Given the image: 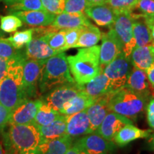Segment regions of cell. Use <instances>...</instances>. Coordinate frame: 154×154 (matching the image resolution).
Masks as SVG:
<instances>
[{"label":"cell","instance_id":"obj_1","mask_svg":"<svg viewBox=\"0 0 154 154\" xmlns=\"http://www.w3.org/2000/svg\"><path fill=\"white\" fill-rule=\"evenodd\" d=\"M24 55L11 60L7 74L0 83V103L11 112L26 99L23 86Z\"/></svg>","mask_w":154,"mask_h":154},{"label":"cell","instance_id":"obj_2","mask_svg":"<svg viewBox=\"0 0 154 154\" xmlns=\"http://www.w3.org/2000/svg\"><path fill=\"white\" fill-rule=\"evenodd\" d=\"M8 131L3 134L7 153L13 154H36L41 143L37 126L29 124H9Z\"/></svg>","mask_w":154,"mask_h":154},{"label":"cell","instance_id":"obj_3","mask_svg":"<svg viewBox=\"0 0 154 154\" xmlns=\"http://www.w3.org/2000/svg\"><path fill=\"white\" fill-rule=\"evenodd\" d=\"M99 46L81 48L76 54L67 57L69 69L75 82L84 85L102 72Z\"/></svg>","mask_w":154,"mask_h":154},{"label":"cell","instance_id":"obj_4","mask_svg":"<svg viewBox=\"0 0 154 154\" xmlns=\"http://www.w3.org/2000/svg\"><path fill=\"white\" fill-rule=\"evenodd\" d=\"M74 82L69 69L67 57L63 51L46 60L38 87L42 94H47L57 86Z\"/></svg>","mask_w":154,"mask_h":154},{"label":"cell","instance_id":"obj_5","mask_svg":"<svg viewBox=\"0 0 154 154\" xmlns=\"http://www.w3.org/2000/svg\"><path fill=\"white\" fill-rule=\"evenodd\" d=\"M148 99L124 86L111 94L109 101L111 111L127 118H134L143 112Z\"/></svg>","mask_w":154,"mask_h":154},{"label":"cell","instance_id":"obj_6","mask_svg":"<svg viewBox=\"0 0 154 154\" xmlns=\"http://www.w3.org/2000/svg\"><path fill=\"white\" fill-rule=\"evenodd\" d=\"M132 67L133 64L130 57H126L123 53L103 67L102 72L109 79L113 92L118 91L126 86Z\"/></svg>","mask_w":154,"mask_h":154},{"label":"cell","instance_id":"obj_7","mask_svg":"<svg viewBox=\"0 0 154 154\" xmlns=\"http://www.w3.org/2000/svg\"><path fill=\"white\" fill-rule=\"evenodd\" d=\"M84 91L83 86L77 83H69L57 86L47 93L42 101L52 108L54 110L61 112V109L72 98Z\"/></svg>","mask_w":154,"mask_h":154},{"label":"cell","instance_id":"obj_8","mask_svg":"<svg viewBox=\"0 0 154 154\" xmlns=\"http://www.w3.org/2000/svg\"><path fill=\"white\" fill-rule=\"evenodd\" d=\"M132 23L130 14H120L117 15L113 24V29L121 43L122 52L126 57H130L136 46Z\"/></svg>","mask_w":154,"mask_h":154},{"label":"cell","instance_id":"obj_9","mask_svg":"<svg viewBox=\"0 0 154 154\" xmlns=\"http://www.w3.org/2000/svg\"><path fill=\"white\" fill-rule=\"evenodd\" d=\"M83 154H108L116 149L112 140H108L96 132H92L78 139L75 143Z\"/></svg>","mask_w":154,"mask_h":154},{"label":"cell","instance_id":"obj_10","mask_svg":"<svg viewBox=\"0 0 154 154\" xmlns=\"http://www.w3.org/2000/svg\"><path fill=\"white\" fill-rule=\"evenodd\" d=\"M46 60L26 59L23 65V86L26 98L35 97Z\"/></svg>","mask_w":154,"mask_h":154},{"label":"cell","instance_id":"obj_11","mask_svg":"<svg viewBox=\"0 0 154 154\" xmlns=\"http://www.w3.org/2000/svg\"><path fill=\"white\" fill-rule=\"evenodd\" d=\"M132 19L133 32L136 47H144L154 44L151 36V28L154 24V18L141 13H130Z\"/></svg>","mask_w":154,"mask_h":154},{"label":"cell","instance_id":"obj_12","mask_svg":"<svg viewBox=\"0 0 154 154\" xmlns=\"http://www.w3.org/2000/svg\"><path fill=\"white\" fill-rule=\"evenodd\" d=\"M99 47V61L102 69L123 53L121 43L112 26L109 32L101 34Z\"/></svg>","mask_w":154,"mask_h":154},{"label":"cell","instance_id":"obj_13","mask_svg":"<svg viewBox=\"0 0 154 154\" xmlns=\"http://www.w3.org/2000/svg\"><path fill=\"white\" fill-rule=\"evenodd\" d=\"M42 103L40 99H25L11 111L8 124H32Z\"/></svg>","mask_w":154,"mask_h":154},{"label":"cell","instance_id":"obj_14","mask_svg":"<svg viewBox=\"0 0 154 154\" xmlns=\"http://www.w3.org/2000/svg\"><path fill=\"white\" fill-rule=\"evenodd\" d=\"M132 124L133 121L130 119L111 111L108 113L99 128L94 132L97 133L105 139L113 141L115 135L121 128L127 124Z\"/></svg>","mask_w":154,"mask_h":154},{"label":"cell","instance_id":"obj_15","mask_svg":"<svg viewBox=\"0 0 154 154\" xmlns=\"http://www.w3.org/2000/svg\"><path fill=\"white\" fill-rule=\"evenodd\" d=\"M125 86L147 99L153 95L146 72L134 66L128 74Z\"/></svg>","mask_w":154,"mask_h":154},{"label":"cell","instance_id":"obj_16","mask_svg":"<svg viewBox=\"0 0 154 154\" xmlns=\"http://www.w3.org/2000/svg\"><path fill=\"white\" fill-rule=\"evenodd\" d=\"M113 92L96 99L86 109L90 121L91 132L96 131L109 113L111 112L109 106V101Z\"/></svg>","mask_w":154,"mask_h":154},{"label":"cell","instance_id":"obj_17","mask_svg":"<svg viewBox=\"0 0 154 154\" xmlns=\"http://www.w3.org/2000/svg\"><path fill=\"white\" fill-rule=\"evenodd\" d=\"M91 126L86 110L66 116V134L72 138L91 134Z\"/></svg>","mask_w":154,"mask_h":154},{"label":"cell","instance_id":"obj_18","mask_svg":"<svg viewBox=\"0 0 154 154\" xmlns=\"http://www.w3.org/2000/svg\"><path fill=\"white\" fill-rule=\"evenodd\" d=\"M84 12L96 24L101 26H112L117 17L113 9L106 3L89 5Z\"/></svg>","mask_w":154,"mask_h":154},{"label":"cell","instance_id":"obj_19","mask_svg":"<svg viewBox=\"0 0 154 154\" xmlns=\"http://www.w3.org/2000/svg\"><path fill=\"white\" fill-rule=\"evenodd\" d=\"M60 52L51 49L42 36L32 38L26 47V57L28 59L47 60Z\"/></svg>","mask_w":154,"mask_h":154},{"label":"cell","instance_id":"obj_20","mask_svg":"<svg viewBox=\"0 0 154 154\" xmlns=\"http://www.w3.org/2000/svg\"><path fill=\"white\" fill-rule=\"evenodd\" d=\"M26 24L32 26H47L52 24L56 15L47 11H18L13 14Z\"/></svg>","mask_w":154,"mask_h":154},{"label":"cell","instance_id":"obj_21","mask_svg":"<svg viewBox=\"0 0 154 154\" xmlns=\"http://www.w3.org/2000/svg\"><path fill=\"white\" fill-rule=\"evenodd\" d=\"M151 132L149 129L142 130L133 126L132 124H127L121 128L115 135L113 141L117 146L122 147L139 138H149Z\"/></svg>","mask_w":154,"mask_h":154},{"label":"cell","instance_id":"obj_22","mask_svg":"<svg viewBox=\"0 0 154 154\" xmlns=\"http://www.w3.org/2000/svg\"><path fill=\"white\" fill-rule=\"evenodd\" d=\"M72 140L73 138L66 134L55 139L42 141L36 154H65L72 145Z\"/></svg>","mask_w":154,"mask_h":154},{"label":"cell","instance_id":"obj_23","mask_svg":"<svg viewBox=\"0 0 154 154\" xmlns=\"http://www.w3.org/2000/svg\"><path fill=\"white\" fill-rule=\"evenodd\" d=\"M89 24L91 23L84 14H68L63 12L56 16L51 25L60 30L84 27Z\"/></svg>","mask_w":154,"mask_h":154},{"label":"cell","instance_id":"obj_24","mask_svg":"<svg viewBox=\"0 0 154 154\" xmlns=\"http://www.w3.org/2000/svg\"><path fill=\"white\" fill-rule=\"evenodd\" d=\"M83 87L84 92L94 99L113 92L109 79L103 72L83 85Z\"/></svg>","mask_w":154,"mask_h":154},{"label":"cell","instance_id":"obj_25","mask_svg":"<svg viewBox=\"0 0 154 154\" xmlns=\"http://www.w3.org/2000/svg\"><path fill=\"white\" fill-rule=\"evenodd\" d=\"M133 66L147 71L154 63V44L144 47H136L130 55Z\"/></svg>","mask_w":154,"mask_h":154},{"label":"cell","instance_id":"obj_26","mask_svg":"<svg viewBox=\"0 0 154 154\" xmlns=\"http://www.w3.org/2000/svg\"><path fill=\"white\" fill-rule=\"evenodd\" d=\"M38 128L41 142L61 137L66 134V116L61 114L51 124Z\"/></svg>","mask_w":154,"mask_h":154},{"label":"cell","instance_id":"obj_27","mask_svg":"<svg viewBox=\"0 0 154 154\" xmlns=\"http://www.w3.org/2000/svg\"><path fill=\"white\" fill-rule=\"evenodd\" d=\"M95 100L88 96L84 91L67 102L63 106L60 113L64 116H70L85 111L94 103Z\"/></svg>","mask_w":154,"mask_h":154},{"label":"cell","instance_id":"obj_28","mask_svg":"<svg viewBox=\"0 0 154 154\" xmlns=\"http://www.w3.org/2000/svg\"><path fill=\"white\" fill-rule=\"evenodd\" d=\"M101 32L97 26L92 25L84 26L78 42L74 48H88L97 44L101 38Z\"/></svg>","mask_w":154,"mask_h":154},{"label":"cell","instance_id":"obj_29","mask_svg":"<svg viewBox=\"0 0 154 154\" xmlns=\"http://www.w3.org/2000/svg\"><path fill=\"white\" fill-rule=\"evenodd\" d=\"M61 115L60 113L54 110L52 108L42 101V103L38 108L35 118L32 123L38 128H39L51 124Z\"/></svg>","mask_w":154,"mask_h":154},{"label":"cell","instance_id":"obj_30","mask_svg":"<svg viewBox=\"0 0 154 154\" xmlns=\"http://www.w3.org/2000/svg\"><path fill=\"white\" fill-rule=\"evenodd\" d=\"M65 34L66 29H60V31L57 30L48 32L42 36L51 49L59 52H63V47L65 46Z\"/></svg>","mask_w":154,"mask_h":154},{"label":"cell","instance_id":"obj_31","mask_svg":"<svg viewBox=\"0 0 154 154\" xmlns=\"http://www.w3.org/2000/svg\"><path fill=\"white\" fill-rule=\"evenodd\" d=\"M138 0H106L107 4L117 15L130 14L135 10Z\"/></svg>","mask_w":154,"mask_h":154},{"label":"cell","instance_id":"obj_32","mask_svg":"<svg viewBox=\"0 0 154 154\" xmlns=\"http://www.w3.org/2000/svg\"><path fill=\"white\" fill-rule=\"evenodd\" d=\"M46 11L41 0H18L10 6V11Z\"/></svg>","mask_w":154,"mask_h":154},{"label":"cell","instance_id":"obj_33","mask_svg":"<svg viewBox=\"0 0 154 154\" xmlns=\"http://www.w3.org/2000/svg\"><path fill=\"white\" fill-rule=\"evenodd\" d=\"M33 36V29H29L22 32H17L7 40L11 43L15 49H20L25 44H27Z\"/></svg>","mask_w":154,"mask_h":154},{"label":"cell","instance_id":"obj_34","mask_svg":"<svg viewBox=\"0 0 154 154\" xmlns=\"http://www.w3.org/2000/svg\"><path fill=\"white\" fill-rule=\"evenodd\" d=\"M22 26L20 19L14 14L0 17V29L7 33H11Z\"/></svg>","mask_w":154,"mask_h":154},{"label":"cell","instance_id":"obj_35","mask_svg":"<svg viewBox=\"0 0 154 154\" xmlns=\"http://www.w3.org/2000/svg\"><path fill=\"white\" fill-rule=\"evenodd\" d=\"M89 6L87 0H66L63 12L68 14H84Z\"/></svg>","mask_w":154,"mask_h":154},{"label":"cell","instance_id":"obj_36","mask_svg":"<svg viewBox=\"0 0 154 154\" xmlns=\"http://www.w3.org/2000/svg\"><path fill=\"white\" fill-rule=\"evenodd\" d=\"M23 54L11 45L7 38H0V57L13 59L22 56Z\"/></svg>","mask_w":154,"mask_h":154},{"label":"cell","instance_id":"obj_37","mask_svg":"<svg viewBox=\"0 0 154 154\" xmlns=\"http://www.w3.org/2000/svg\"><path fill=\"white\" fill-rule=\"evenodd\" d=\"M46 11L54 14H59L63 12L66 0H41Z\"/></svg>","mask_w":154,"mask_h":154},{"label":"cell","instance_id":"obj_38","mask_svg":"<svg viewBox=\"0 0 154 154\" xmlns=\"http://www.w3.org/2000/svg\"><path fill=\"white\" fill-rule=\"evenodd\" d=\"M84 27H79L70 29H66L65 34V46L63 47V51L69 49L74 48L75 44L78 42L79 38L82 33Z\"/></svg>","mask_w":154,"mask_h":154},{"label":"cell","instance_id":"obj_39","mask_svg":"<svg viewBox=\"0 0 154 154\" xmlns=\"http://www.w3.org/2000/svg\"><path fill=\"white\" fill-rule=\"evenodd\" d=\"M135 9L141 14L154 18V0H138Z\"/></svg>","mask_w":154,"mask_h":154},{"label":"cell","instance_id":"obj_40","mask_svg":"<svg viewBox=\"0 0 154 154\" xmlns=\"http://www.w3.org/2000/svg\"><path fill=\"white\" fill-rule=\"evenodd\" d=\"M10 113L11 112L7 108L0 103V131H2L9 123Z\"/></svg>","mask_w":154,"mask_h":154},{"label":"cell","instance_id":"obj_41","mask_svg":"<svg viewBox=\"0 0 154 154\" xmlns=\"http://www.w3.org/2000/svg\"><path fill=\"white\" fill-rule=\"evenodd\" d=\"M11 60L12 59H5V58L0 57V83L7 74Z\"/></svg>","mask_w":154,"mask_h":154},{"label":"cell","instance_id":"obj_42","mask_svg":"<svg viewBox=\"0 0 154 154\" xmlns=\"http://www.w3.org/2000/svg\"><path fill=\"white\" fill-rule=\"evenodd\" d=\"M146 74H147L148 79H149L152 93H153V95H154V63L147 69Z\"/></svg>","mask_w":154,"mask_h":154},{"label":"cell","instance_id":"obj_43","mask_svg":"<svg viewBox=\"0 0 154 154\" xmlns=\"http://www.w3.org/2000/svg\"><path fill=\"white\" fill-rule=\"evenodd\" d=\"M146 112L147 116H154V98L150 100L146 106Z\"/></svg>","mask_w":154,"mask_h":154},{"label":"cell","instance_id":"obj_44","mask_svg":"<svg viewBox=\"0 0 154 154\" xmlns=\"http://www.w3.org/2000/svg\"><path fill=\"white\" fill-rule=\"evenodd\" d=\"M65 154H83L76 146L72 145Z\"/></svg>","mask_w":154,"mask_h":154},{"label":"cell","instance_id":"obj_45","mask_svg":"<svg viewBox=\"0 0 154 154\" xmlns=\"http://www.w3.org/2000/svg\"><path fill=\"white\" fill-rule=\"evenodd\" d=\"M89 5H101V4L106 3V0H87Z\"/></svg>","mask_w":154,"mask_h":154},{"label":"cell","instance_id":"obj_46","mask_svg":"<svg viewBox=\"0 0 154 154\" xmlns=\"http://www.w3.org/2000/svg\"><path fill=\"white\" fill-rule=\"evenodd\" d=\"M149 148L151 151H154V135L151 138V139H150Z\"/></svg>","mask_w":154,"mask_h":154},{"label":"cell","instance_id":"obj_47","mask_svg":"<svg viewBox=\"0 0 154 154\" xmlns=\"http://www.w3.org/2000/svg\"><path fill=\"white\" fill-rule=\"evenodd\" d=\"M151 36L154 41V24H153V26H152V28H151Z\"/></svg>","mask_w":154,"mask_h":154},{"label":"cell","instance_id":"obj_48","mask_svg":"<svg viewBox=\"0 0 154 154\" xmlns=\"http://www.w3.org/2000/svg\"><path fill=\"white\" fill-rule=\"evenodd\" d=\"M0 154H5V152H4V150H3V148H2V144H0Z\"/></svg>","mask_w":154,"mask_h":154},{"label":"cell","instance_id":"obj_49","mask_svg":"<svg viewBox=\"0 0 154 154\" xmlns=\"http://www.w3.org/2000/svg\"><path fill=\"white\" fill-rule=\"evenodd\" d=\"M3 1L7 2H17L18 0H3Z\"/></svg>","mask_w":154,"mask_h":154},{"label":"cell","instance_id":"obj_50","mask_svg":"<svg viewBox=\"0 0 154 154\" xmlns=\"http://www.w3.org/2000/svg\"><path fill=\"white\" fill-rule=\"evenodd\" d=\"M5 154H13V153H5Z\"/></svg>","mask_w":154,"mask_h":154}]
</instances>
